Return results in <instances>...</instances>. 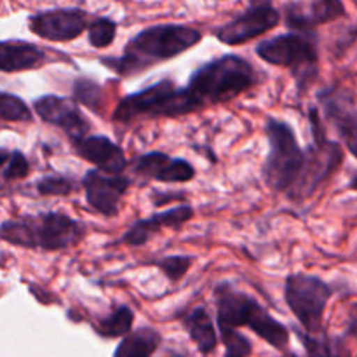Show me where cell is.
<instances>
[{
	"label": "cell",
	"instance_id": "13",
	"mask_svg": "<svg viewBox=\"0 0 357 357\" xmlns=\"http://www.w3.org/2000/svg\"><path fill=\"white\" fill-rule=\"evenodd\" d=\"M33 107L42 121L61 128L66 132V136L72 139V143L87 138L86 135L89 132V122L80 114L77 105L68 98L51 96L49 94V96H42L35 100Z\"/></svg>",
	"mask_w": 357,
	"mask_h": 357
},
{
	"label": "cell",
	"instance_id": "17",
	"mask_svg": "<svg viewBox=\"0 0 357 357\" xmlns=\"http://www.w3.org/2000/svg\"><path fill=\"white\" fill-rule=\"evenodd\" d=\"M347 14L342 0H314L309 10H303L298 3H288L286 7V24L293 31H314L317 24L344 17Z\"/></svg>",
	"mask_w": 357,
	"mask_h": 357
},
{
	"label": "cell",
	"instance_id": "26",
	"mask_svg": "<svg viewBox=\"0 0 357 357\" xmlns=\"http://www.w3.org/2000/svg\"><path fill=\"white\" fill-rule=\"evenodd\" d=\"M30 173V166H28V160L20 150H14L10 153H3V171L2 178L6 181L13 180H23Z\"/></svg>",
	"mask_w": 357,
	"mask_h": 357
},
{
	"label": "cell",
	"instance_id": "18",
	"mask_svg": "<svg viewBox=\"0 0 357 357\" xmlns=\"http://www.w3.org/2000/svg\"><path fill=\"white\" fill-rule=\"evenodd\" d=\"M136 171L162 183H185L195 176V169L183 159H173L162 152H149L136 164Z\"/></svg>",
	"mask_w": 357,
	"mask_h": 357
},
{
	"label": "cell",
	"instance_id": "6",
	"mask_svg": "<svg viewBox=\"0 0 357 357\" xmlns=\"http://www.w3.org/2000/svg\"><path fill=\"white\" fill-rule=\"evenodd\" d=\"M265 132L271 146L264 164L265 183L274 192L291 190L305 166V152L298 146L295 132L286 122L268 119Z\"/></svg>",
	"mask_w": 357,
	"mask_h": 357
},
{
	"label": "cell",
	"instance_id": "15",
	"mask_svg": "<svg viewBox=\"0 0 357 357\" xmlns=\"http://www.w3.org/2000/svg\"><path fill=\"white\" fill-rule=\"evenodd\" d=\"M75 152L87 162L98 166V169L112 176H121L122 171L128 166L124 152L119 145L107 138V136H87L80 142L73 143Z\"/></svg>",
	"mask_w": 357,
	"mask_h": 357
},
{
	"label": "cell",
	"instance_id": "19",
	"mask_svg": "<svg viewBox=\"0 0 357 357\" xmlns=\"http://www.w3.org/2000/svg\"><path fill=\"white\" fill-rule=\"evenodd\" d=\"M47 61V54L38 45L24 40H3L0 44V68L2 72L35 70Z\"/></svg>",
	"mask_w": 357,
	"mask_h": 357
},
{
	"label": "cell",
	"instance_id": "2",
	"mask_svg": "<svg viewBox=\"0 0 357 357\" xmlns=\"http://www.w3.org/2000/svg\"><path fill=\"white\" fill-rule=\"evenodd\" d=\"M257 84V72L244 58L227 54L202 65L183 87L190 112L225 103Z\"/></svg>",
	"mask_w": 357,
	"mask_h": 357
},
{
	"label": "cell",
	"instance_id": "20",
	"mask_svg": "<svg viewBox=\"0 0 357 357\" xmlns=\"http://www.w3.org/2000/svg\"><path fill=\"white\" fill-rule=\"evenodd\" d=\"M162 337L153 328H139L122 338L114 357H152L159 349Z\"/></svg>",
	"mask_w": 357,
	"mask_h": 357
},
{
	"label": "cell",
	"instance_id": "8",
	"mask_svg": "<svg viewBox=\"0 0 357 357\" xmlns=\"http://www.w3.org/2000/svg\"><path fill=\"white\" fill-rule=\"evenodd\" d=\"M310 124H312L314 145L305 153V166L302 174L291 192H295V197H307L312 194L319 183L326 178H330L338 166L342 164L344 153H342L340 143L328 139L324 126L321 124V119L317 115L316 108H312L309 114Z\"/></svg>",
	"mask_w": 357,
	"mask_h": 357
},
{
	"label": "cell",
	"instance_id": "33",
	"mask_svg": "<svg viewBox=\"0 0 357 357\" xmlns=\"http://www.w3.org/2000/svg\"><path fill=\"white\" fill-rule=\"evenodd\" d=\"M351 188L352 190H357V174L354 178H352V181H351Z\"/></svg>",
	"mask_w": 357,
	"mask_h": 357
},
{
	"label": "cell",
	"instance_id": "5",
	"mask_svg": "<svg viewBox=\"0 0 357 357\" xmlns=\"http://www.w3.org/2000/svg\"><path fill=\"white\" fill-rule=\"evenodd\" d=\"M257 54L275 66L293 72L298 87H307L319 73V52L314 31H291L258 44Z\"/></svg>",
	"mask_w": 357,
	"mask_h": 357
},
{
	"label": "cell",
	"instance_id": "23",
	"mask_svg": "<svg viewBox=\"0 0 357 357\" xmlns=\"http://www.w3.org/2000/svg\"><path fill=\"white\" fill-rule=\"evenodd\" d=\"M117 35V23L110 17H96L87 28V40L93 47L105 49L115 40Z\"/></svg>",
	"mask_w": 357,
	"mask_h": 357
},
{
	"label": "cell",
	"instance_id": "28",
	"mask_svg": "<svg viewBox=\"0 0 357 357\" xmlns=\"http://www.w3.org/2000/svg\"><path fill=\"white\" fill-rule=\"evenodd\" d=\"M73 188H75L73 181L65 176H45L37 183L40 195H70Z\"/></svg>",
	"mask_w": 357,
	"mask_h": 357
},
{
	"label": "cell",
	"instance_id": "7",
	"mask_svg": "<svg viewBox=\"0 0 357 357\" xmlns=\"http://www.w3.org/2000/svg\"><path fill=\"white\" fill-rule=\"evenodd\" d=\"M330 286L316 275L293 274L286 279L284 298L291 312L310 335H317L323 330V317L330 302Z\"/></svg>",
	"mask_w": 357,
	"mask_h": 357
},
{
	"label": "cell",
	"instance_id": "4",
	"mask_svg": "<svg viewBox=\"0 0 357 357\" xmlns=\"http://www.w3.org/2000/svg\"><path fill=\"white\" fill-rule=\"evenodd\" d=\"M216 321L218 328L248 326L278 351H284L289 344V331L284 324L275 321L253 296L239 291L229 282H222L215 289Z\"/></svg>",
	"mask_w": 357,
	"mask_h": 357
},
{
	"label": "cell",
	"instance_id": "25",
	"mask_svg": "<svg viewBox=\"0 0 357 357\" xmlns=\"http://www.w3.org/2000/svg\"><path fill=\"white\" fill-rule=\"evenodd\" d=\"M220 335H222V342L225 345V356L223 357H250L253 352L251 342L237 330L222 328Z\"/></svg>",
	"mask_w": 357,
	"mask_h": 357
},
{
	"label": "cell",
	"instance_id": "9",
	"mask_svg": "<svg viewBox=\"0 0 357 357\" xmlns=\"http://www.w3.org/2000/svg\"><path fill=\"white\" fill-rule=\"evenodd\" d=\"M178 87L171 80H160L155 86H150L139 93L129 94L114 112L117 122H131L138 117H171L174 94Z\"/></svg>",
	"mask_w": 357,
	"mask_h": 357
},
{
	"label": "cell",
	"instance_id": "29",
	"mask_svg": "<svg viewBox=\"0 0 357 357\" xmlns=\"http://www.w3.org/2000/svg\"><path fill=\"white\" fill-rule=\"evenodd\" d=\"M303 345H305L307 357H338L337 352L331 349L330 342L321 337H302Z\"/></svg>",
	"mask_w": 357,
	"mask_h": 357
},
{
	"label": "cell",
	"instance_id": "11",
	"mask_svg": "<svg viewBox=\"0 0 357 357\" xmlns=\"http://www.w3.org/2000/svg\"><path fill=\"white\" fill-rule=\"evenodd\" d=\"M319 103L326 121L357 159V105L351 91L330 87L319 93Z\"/></svg>",
	"mask_w": 357,
	"mask_h": 357
},
{
	"label": "cell",
	"instance_id": "31",
	"mask_svg": "<svg viewBox=\"0 0 357 357\" xmlns=\"http://www.w3.org/2000/svg\"><path fill=\"white\" fill-rule=\"evenodd\" d=\"M347 335H351L352 338L357 340V303L352 307L351 316H349V328H347Z\"/></svg>",
	"mask_w": 357,
	"mask_h": 357
},
{
	"label": "cell",
	"instance_id": "30",
	"mask_svg": "<svg viewBox=\"0 0 357 357\" xmlns=\"http://www.w3.org/2000/svg\"><path fill=\"white\" fill-rule=\"evenodd\" d=\"M98 94L100 89L94 84L87 82V80H79L75 84V96L80 103H84L86 107L93 108L94 112H98Z\"/></svg>",
	"mask_w": 357,
	"mask_h": 357
},
{
	"label": "cell",
	"instance_id": "27",
	"mask_svg": "<svg viewBox=\"0 0 357 357\" xmlns=\"http://www.w3.org/2000/svg\"><path fill=\"white\" fill-rule=\"evenodd\" d=\"M194 264V257H183V255H176V257H167L157 261V267L169 278V281L176 282L183 278L188 272V268Z\"/></svg>",
	"mask_w": 357,
	"mask_h": 357
},
{
	"label": "cell",
	"instance_id": "14",
	"mask_svg": "<svg viewBox=\"0 0 357 357\" xmlns=\"http://www.w3.org/2000/svg\"><path fill=\"white\" fill-rule=\"evenodd\" d=\"M82 183L91 208L103 216H115L119 211V202L131 181L124 176H112V174L100 173L98 169H91L86 173Z\"/></svg>",
	"mask_w": 357,
	"mask_h": 357
},
{
	"label": "cell",
	"instance_id": "16",
	"mask_svg": "<svg viewBox=\"0 0 357 357\" xmlns=\"http://www.w3.org/2000/svg\"><path fill=\"white\" fill-rule=\"evenodd\" d=\"M192 216H194V209L187 204L176 206V208L167 209V211L162 213H155V215L149 216V218L138 220L124 234L122 243L128 244V246H143L159 230L176 229V227H181L183 223H187Z\"/></svg>",
	"mask_w": 357,
	"mask_h": 357
},
{
	"label": "cell",
	"instance_id": "21",
	"mask_svg": "<svg viewBox=\"0 0 357 357\" xmlns=\"http://www.w3.org/2000/svg\"><path fill=\"white\" fill-rule=\"evenodd\" d=\"M183 324L201 354H209L215 351L218 345V337H216V330L206 309L192 310L183 319Z\"/></svg>",
	"mask_w": 357,
	"mask_h": 357
},
{
	"label": "cell",
	"instance_id": "10",
	"mask_svg": "<svg viewBox=\"0 0 357 357\" xmlns=\"http://www.w3.org/2000/svg\"><path fill=\"white\" fill-rule=\"evenodd\" d=\"M28 28L33 35L51 42H70L80 37L87 24V13L77 7L40 10L28 17Z\"/></svg>",
	"mask_w": 357,
	"mask_h": 357
},
{
	"label": "cell",
	"instance_id": "3",
	"mask_svg": "<svg viewBox=\"0 0 357 357\" xmlns=\"http://www.w3.org/2000/svg\"><path fill=\"white\" fill-rule=\"evenodd\" d=\"M3 243L28 250H66L86 236V227L63 213H40L23 218L7 220L0 229Z\"/></svg>",
	"mask_w": 357,
	"mask_h": 357
},
{
	"label": "cell",
	"instance_id": "22",
	"mask_svg": "<svg viewBox=\"0 0 357 357\" xmlns=\"http://www.w3.org/2000/svg\"><path fill=\"white\" fill-rule=\"evenodd\" d=\"M132 323H135V314L129 307L122 305L115 309L110 316L101 319L94 326V330L103 338H124L131 333Z\"/></svg>",
	"mask_w": 357,
	"mask_h": 357
},
{
	"label": "cell",
	"instance_id": "1",
	"mask_svg": "<svg viewBox=\"0 0 357 357\" xmlns=\"http://www.w3.org/2000/svg\"><path fill=\"white\" fill-rule=\"evenodd\" d=\"M202 40V33L185 24H155L136 33L119 58H105L103 63L119 75H136L157 63L167 61L188 51Z\"/></svg>",
	"mask_w": 357,
	"mask_h": 357
},
{
	"label": "cell",
	"instance_id": "24",
	"mask_svg": "<svg viewBox=\"0 0 357 357\" xmlns=\"http://www.w3.org/2000/svg\"><path fill=\"white\" fill-rule=\"evenodd\" d=\"M0 117L6 122H30L31 112L26 103L14 94H0Z\"/></svg>",
	"mask_w": 357,
	"mask_h": 357
},
{
	"label": "cell",
	"instance_id": "12",
	"mask_svg": "<svg viewBox=\"0 0 357 357\" xmlns=\"http://www.w3.org/2000/svg\"><path fill=\"white\" fill-rule=\"evenodd\" d=\"M281 21V13L275 7H250L244 14L234 17L215 31L222 44L239 45L257 38L275 28Z\"/></svg>",
	"mask_w": 357,
	"mask_h": 357
},
{
	"label": "cell",
	"instance_id": "32",
	"mask_svg": "<svg viewBox=\"0 0 357 357\" xmlns=\"http://www.w3.org/2000/svg\"><path fill=\"white\" fill-rule=\"evenodd\" d=\"M251 7H268L272 6V0H250Z\"/></svg>",
	"mask_w": 357,
	"mask_h": 357
}]
</instances>
